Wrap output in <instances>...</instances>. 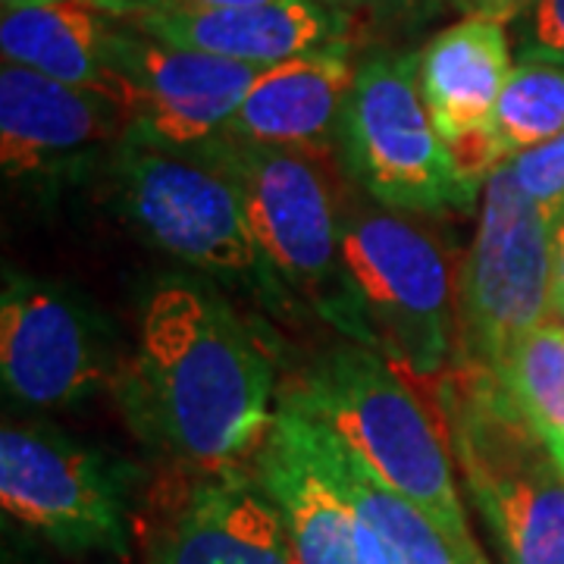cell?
Instances as JSON below:
<instances>
[{
	"instance_id": "10",
	"label": "cell",
	"mask_w": 564,
	"mask_h": 564,
	"mask_svg": "<svg viewBox=\"0 0 564 564\" xmlns=\"http://www.w3.org/2000/svg\"><path fill=\"white\" fill-rule=\"evenodd\" d=\"M110 47L135 95L129 139L170 151H195L220 139L261 73L248 63L148 39L117 20Z\"/></svg>"
},
{
	"instance_id": "24",
	"label": "cell",
	"mask_w": 564,
	"mask_h": 564,
	"mask_svg": "<svg viewBox=\"0 0 564 564\" xmlns=\"http://www.w3.org/2000/svg\"><path fill=\"white\" fill-rule=\"evenodd\" d=\"M536 0H452V7L470 17V20H489V22H518Z\"/></svg>"
},
{
	"instance_id": "1",
	"label": "cell",
	"mask_w": 564,
	"mask_h": 564,
	"mask_svg": "<svg viewBox=\"0 0 564 564\" xmlns=\"http://www.w3.org/2000/svg\"><path fill=\"white\" fill-rule=\"evenodd\" d=\"M122 404L141 436L192 474L258 452L273 426V364L217 295L163 282L144 304Z\"/></svg>"
},
{
	"instance_id": "7",
	"label": "cell",
	"mask_w": 564,
	"mask_h": 564,
	"mask_svg": "<svg viewBox=\"0 0 564 564\" xmlns=\"http://www.w3.org/2000/svg\"><path fill=\"white\" fill-rule=\"evenodd\" d=\"M117 173L132 220L166 254L220 273H251L261 267V245L242 195L223 166L126 139Z\"/></svg>"
},
{
	"instance_id": "17",
	"label": "cell",
	"mask_w": 564,
	"mask_h": 564,
	"mask_svg": "<svg viewBox=\"0 0 564 564\" xmlns=\"http://www.w3.org/2000/svg\"><path fill=\"white\" fill-rule=\"evenodd\" d=\"M113 20L95 0H54L10 7L0 17L3 63L91 91L120 107L132 126L135 95L113 61Z\"/></svg>"
},
{
	"instance_id": "30",
	"label": "cell",
	"mask_w": 564,
	"mask_h": 564,
	"mask_svg": "<svg viewBox=\"0 0 564 564\" xmlns=\"http://www.w3.org/2000/svg\"><path fill=\"white\" fill-rule=\"evenodd\" d=\"M323 3H329V7H339V3H351V0H323Z\"/></svg>"
},
{
	"instance_id": "13",
	"label": "cell",
	"mask_w": 564,
	"mask_h": 564,
	"mask_svg": "<svg viewBox=\"0 0 564 564\" xmlns=\"http://www.w3.org/2000/svg\"><path fill=\"white\" fill-rule=\"evenodd\" d=\"M0 370L10 395L35 408L85 399L107 377L85 307L57 285L7 276L0 295Z\"/></svg>"
},
{
	"instance_id": "29",
	"label": "cell",
	"mask_w": 564,
	"mask_h": 564,
	"mask_svg": "<svg viewBox=\"0 0 564 564\" xmlns=\"http://www.w3.org/2000/svg\"><path fill=\"white\" fill-rule=\"evenodd\" d=\"M29 3H54V0H3V10H10V7H29Z\"/></svg>"
},
{
	"instance_id": "23",
	"label": "cell",
	"mask_w": 564,
	"mask_h": 564,
	"mask_svg": "<svg viewBox=\"0 0 564 564\" xmlns=\"http://www.w3.org/2000/svg\"><path fill=\"white\" fill-rule=\"evenodd\" d=\"M518 22L521 61L564 66V0H536Z\"/></svg>"
},
{
	"instance_id": "21",
	"label": "cell",
	"mask_w": 564,
	"mask_h": 564,
	"mask_svg": "<svg viewBox=\"0 0 564 564\" xmlns=\"http://www.w3.org/2000/svg\"><path fill=\"white\" fill-rule=\"evenodd\" d=\"M492 380L533 430L564 436V326L545 321L514 345Z\"/></svg>"
},
{
	"instance_id": "5",
	"label": "cell",
	"mask_w": 564,
	"mask_h": 564,
	"mask_svg": "<svg viewBox=\"0 0 564 564\" xmlns=\"http://www.w3.org/2000/svg\"><path fill=\"white\" fill-rule=\"evenodd\" d=\"M552 220L555 207L527 198L508 163L486 180L458 282V323L474 370L492 377L505 355L555 314Z\"/></svg>"
},
{
	"instance_id": "26",
	"label": "cell",
	"mask_w": 564,
	"mask_h": 564,
	"mask_svg": "<svg viewBox=\"0 0 564 564\" xmlns=\"http://www.w3.org/2000/svg\"><path fill=\"white\" fill-rule=\"evenodd\" d=\"M552 311L564 317V204L552 220Z\"/></svg>"
},
{
	"instance_id": "15",
	"label": "cell",
	"mask_w": 564,
	"mask_h": 564,
	"mask_svg": "<svg viewBox=\"0 0 564 564\" xmlns=\"http://www.w3.org/2000/svg\"><path fill=\"white\" fill-rule=\"evenodd\" d=\"M129 132L120 107L35 69L3 63L0 69V163L7 180L61 173L91 148Z\"/></svg>"
},
{
	"instance_id": "16",
	"label": "cell",
	"mask_w": 564,
	"mask_h": 564,
	"mask_svg": "<svg viewBox=\"0 0 564 564\" xmlns=\"http://www.w3.org/2000/svg\"><path fill=\"white\" fill-rule=\"evenodd\" d=\"M355 79L358 66L343 41L267 66L223 135L314 154V148L329 144L336 129L343 132Z\"/></svg>"
},
{
	"instance_id": "28",
	"label": "cell",
	"mask_w": 564,
	"mask_h": 564,
	"mask_svg": "<svg viewBox=\"0 0 564 564\" xmlns=\"http://www.w3.org/2000/svg\"><path fill=\"white\" fill-rule=\"evenodd\" d=\"M545 445H549V452H552V458L558 462V467H562L564 474V436L562 433H543Z\"/></svg>"
},
{
	"instance_id": "31",
	"label": "cell",
	"mask_w": 564,
	"mask_h": 564,
	"mask_svg": "<svg viewBox=\"0 0 564 564\" xmlns=\"http://www.w3.org/2000/svg\"><path fill=\"white\" fill-rule=\"evenodd\" d=\"M462 564H489L486 558H480V562H462Z\"/></svg>"
},
{
	"instance_id": "9",
	"label": "cell",
	"mask_w": 564,
	"mask_h": 564,
	"mask_svg": "<svg viewBox=\"0 0 564 564\" xmlns=\"http://www.w3.org/2000/svg\"><path fill=\"white\" fill-rule=\"evenodd\" d=\"M207 144L198 154L236 182L263 261L307 292L339 282V217L314 154L232 135Z\"/></svg>"
},
{
	"instance_id": "2",
	"label": "cell",
	"mask_w": 564,
	"mask_h": 564,
	"mask_svg": "<svg viewBox=\"0 0 564 564\" xmlns=\"http://www.w3.org/2000/svg\"><path fill=\"white\" fill-rule=\"evenodd\" d=\"M443 530L458 562L486 558L464 518L452 448L389 364L364 345L329 351L289 395Z\"/></svg>"
},
{
	"instance_id": "4",
	"label": "cell",
	"mask_w": 564,
	"mask_h": 564,
	"mask_svg": "<svg viewBox=\"0 0 564 564\" xmlns=\"http://www.w3.org/2000/svg\"><path fill=\"white\" fill-rule=\"evenodd\" d=\"M339 321L361 323L411 373L433 377L458 323L455 280L440 242L392 210H358L339 223Z\"/></svg>"
},
{
	"instance_id": "14",
	"label": "cell",
	"mask_w": 564,
	"mask_h": 564,
	"mask_svg": "<svg viewBox=\"0 0 564 564\" xmlns=\"http://www.w3.org/2000/svg\"><path fill=\"white\" fill-rule=\"evenodd\" d=\"M258 480L280 508L302 564H389L377 533L321 464L302 414L282 402L258 448Z\"/></svg>"
},
{
	"instance_id": "8",
	"label": "cell",
	"mask_w": 564,
	"mask_h": 564,
	"mask_svg": "<svg viewBox=\"0 0 564 564\" xmlns=\"http://www.w3.org/2000/svg\"><path fill=\"white\" fill-rule=\"evenodd\" d=\"M0 505L63 552L126 555V474L54 430L3 426Z\"/></svg>"
},
{
	"instance_id": "6",
	"label": "cell",
	"mask_w": 564,
	"mask_h": 564,
	"mask_svg": "<svg viewBox=\"0 0 564 564\" xmlns=\"http://www.w3.org/2000/svg\"><path fill=\"white\" fill-rule=\"evenodd\" d=\"M343 141L367 192L395 210L443 214L470 198L423 104L417 57L380 54L358 66Z\"/></svg>"
},
{
	"instance_id": "25",
	"label": "cell",
	"mask_w": 564,
	"mask_h": 564,
	"mask_svg": "<svg viewBox=\"0 0 564 564\" xmlns=\"http://www.w3.org/2000/svg\"><path fill=\"white\" fill-rule=\"evenodd\" d=\"M351 3L367 7L380 20H426L452 0H351Z\"/></svg>"
},
{
	"instance_id": "19",
	"label": "cell",
	"mask_w": 564,
	"mask_h": 564,
	"mask_svg": "<svg viewBox=\"0 0 564 564\" xmlns=\"http://www.w3.org/2000/svg\"><path fill=\"white\" fill-rule=\"evenodd\" d=\"M289 402V399H285ZM292 404V402H289ZM302 414L307 445L321 464L336 477V484L348 492V499L361 511L367 527L377 533L389 564H462L443 530L423 514L417 505H411L402 492H395L383 477L364 462L361 455L345 445L329 426L311 417L299 404H292Z\"/></svg>"
},
{
	"instance_id": "20",
	"label": "cell",
	"mask_w": 564,
	"mask_h": 564,
	"mask_svg": "<svg viewBox=\"0 0 564 564\" xmlns=\"http://www.w3.org/2000/svg\"><path fill=\"white\" fill-rule=\"evenodd\" d=\"M564 132V66L514 63L505 85L489 135L505 163Z\"/></svg>"
},
{
	"instance_id": "18",
	"label": "cell",
	"mask_w": 564,
	"mask_h": 564,
	"mask_svg": "<svg viewBox=\"0 0 564 564\" xmlns=\"http://www.w3.org/2000/svg\"><path fill=\"white\" fill-rule=\"evenodd\" d=\"M511 69V44L502 22L464 17L423 47L417 82L445 144L489 129Z\"/></svg>"
},
{
	"instance_id": "22",
	"label": "cell",
	"mask_w": 564,
	"mask_h": 564,
	"mask_svg": "<svg viewBox=\"0 0 564 564\" xmlns=\"http://www.w3.org/2000/svg\"><path fill=\"white\" fill-rule=\"evenodd\" d=\"M508 170L527 198L558 210L564 204V132L514 154L508 161Z\"/></svg>"
},
{
	"instance_id": "12",
	"label": "cell",
	"mask_w": 564,
	"mask_h": 564,
	"mask_svg": "<svg viewBox=\"0 0 564 564\" xmlns=\"http://www.w3.org/2000/svg\"><path fill=\"white\" fill-rule=\"evenodd\" d=\"M148 564H302L280 508L239 467L198 474L161 505Z\"/></svg>"
},
{
	"instance_id": "27",
	"label": "cell",
	"mask_w": 564,
	"mask_h": 564,
	"mask_svg": "<svg viewBox=\"0 0 564 564\" xmlns=\"http://www.w3.org/2000/svg\"><path fill=\"white\" fill-rule=\"evenodd\" d=\"M173 3H188V7H258V3H273V0H173Z\"/></svg>"
},
{
	"instance_id": "3",
	"label": "cell",
	"mask_w": 564,
	"mask_h": 564,
	"mask_svg": "<svg viewBox=\"0 0 564 564\" xmlns=\"http://www.w3.org/2000/svg\"><path fill=\"white\" fill-rule=\"evenodd\" d=\"M445 392L452 455L505 564H564V474L484 370Z\"/></svg>"
},
{
	"instance_id": "11",
	"label": "cell",
	"mask_w": 564,
	"mask_h": 564,
	"mask_svg": "<svg viewBox=\"0 0 564 564\" xmlns=\"http://www.w3.org/2000/svg\"><path fill=\"white\" fill-rule=\"evenodd\" d=\"M110 20L248 66H276L343 41V13L323 0H273L258 7H188L173 0H98Z\"/></svg>"
}]
</instances>
